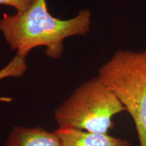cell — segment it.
Returning a JSON list of instances; mask_svg holds the SVG:
<instances>
[{
  "instance_id": "2",
  "label": "cell",
  "mask_w": 146,
  "mask_h": 146,
  "mask_svg": "<svg viewBox=\"0 0 146 146\" xmlns=\"http://www.w3.org/2000/svg\"><path fill=\"white\" fill-rule=\"evenodd\" d=\"M98 77L133 118L140 146H146V49L120 50L98 70Z\"/></svg>"
},
{
  "instance_id": "3",
  "label": "cell",
  "mask_w": 146,
  "mask_h": 146,
  "mask_svg": "<svg viewBox=\"0 0 146 146\" xmlns=\"http://www.w3.org/2000/svg\"><path fill=\"white\" fill-rule=\"evenodd\" d=\"M123 111L127 110L120 100L96 76L73 91L54 116L59 128L108 134L113 116Z\"/></svg>"
},
{
  "instance_id": "1",
  "label": "cell",
  "mask_w": 146,
  "mask_h": 146,
  "mask_svg": "<svg viewBox=\"0 0 146 146\" xmlns=\"http://www.w3.org/2000/svg\"><path fill=\"white\" fill-rule=\"evenodd\" d=\"M92 13L81 10L72 18L53 16L46 0H35L27 10L0 18V31L16 54L27 57L33 49L46 47L48 57L58 59L64 51V40L71 36L85 35L90 31Z\"/></svg>"
},
{
  "instance_id": "5",
  "label": "cell",
  "mask_w": 146,
  "mask_h": 146,
  "mask_svg": "<svg viewBox=\"0 0 146 146\" xmlns=\"http://www.w3.org/2000/svg\"><path fill=\"white\" fill-rule=\"evenodd\" d=\"M4 146H62L54 134L39 127L16 126L12 129Z\"/></svg>"
},
{
  "instance_id": "4",
  "label": "cell",
  "mask_w": 146,
  "mask_h": 146,
  "mask_svg": "<svg viewBox=\"0 0 146 146\" xmlns=\"http://www.w3.org/2000/svg\"><path fill=\"white\" fill-rule=\"evenodd\" d=\"M54 134L62 146H131L125 139L104 133H92L68 128H58Z\"/></svg>"
},
{
  "instance_id": "7",
  "label": "cell",
  "mask_w": 146,
  "mask_h": 146,
  "mask_svg": "<svg viewBox=\"0 0 146 146\" xmlns=\"http://www.w3.org/2000/svg\"><path fill=\"white\" fill-rule=\"evenodd\" d=\"M35 0H0V5L12 6L16 10V12L27 10Z\"/></svg>"
},
{
  "instance_id": "6",
  "label": "cell",
  "mask_w": 146,
  "mask_h": 146,
  "mask_svg": "<svg viewBox=\"0 0 146 146\" xmlns=\"http://www.w3.org/2000/svg\"><path fill=\"white\" fill-rule=\"evenodd\" d=\"M27 68L26 57L16 54L4 68L0 70V81L8 77H21Z\"/></svg>"
}]
</instances>
